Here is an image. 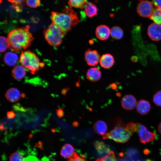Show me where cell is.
<instances>
[{"mask_svg": "<svg viewBox=\"0 0 161 161\" xmlns=\"http://www.w3.org/2000/svg\"><path fill=\"white\" fill-rule=\"evenodd\" d=\"M29 29L30 27L27 25L13 29L9 32L7 38L11 50L18 52L30 46L34 38Z\"/></svg>", "mask_w": 161, "mask_h": 161, "instance_id": "6da1fadb", "label": "cell"}, {"mask_svg": "<svg viewBox=\"0 0 161 161\" xmlns=\"http://www.w3.org/2000/svg\"><path fill=\"white\" fill-rule=\"evenodd\" d=\"M50 17L52 22L58 26L65 35L79 23L77 13L71 8H65L61 12H52Z\"/></svg>", "mask_w": 161, "mask_h": 161, "instance_id": "7a4b0ae2", "label": "cell"}, {"mask_svg": "<svg viewBox=\"0 0 161 161\" xmlns=\"http://www.w3.org/2000/svg\"><path fill=\"white\" fill-rule=\"evenodd\" d=\"M19 62L33 75L44 65V63L40 62L39 58L34 53L29 50L21 53Z\"/></svg>", "mask_w": 161, "mask_h": 161, "instance_id": "3957f363", "label": "cell"}, {"mask_svg": "<svg viewBox=\"0 0 161 161\" xmlns=\"http://www.w3.org/2000/svg\"><path fill=\"white\" fill-rule=\"evenodd\" d=\"M43 32L44 38L48 43L55 47L61 44L65 35L61 30L52 22Z\"/></svg>", "mask_w": 161, "mask_h": 161, "instance_id": "277c9868", "label": "cell"}, {"mask_svg": "<svg viewBox=\"0 0 161 161\" xmlns=\"http://www.w3.org/2000/svg\"><path fill=\"white\" fill-rule=\"evenodd\" d=\"M125 126L122 125H118L109 133L103 135V139H109L116 142L124 143L130 139L131 134L126 129Z\"/></svg>", "mask_w": 161, "mask_h": 161, "instance_id": "5b68a950", "label": "cell"}, {"mask_svg": "<svg viewBox=\"0 0 161 161\" xmlns=\"http://www.w3.org/2000/svg\"><path fill=\"white\" fill-rule=\"evenodd\" d=\"M137 132L141 143L143 144L154 140L156 135L155 133L148 130L143 125L137 123Z\"/></svg>", "mask_w": 161, "mask_h": 161, "instance_id": "8992f818", "label": "cell"}, {"mask_svg": "<svg viewBox=\"0 0 161 161\" xmlns=\"http://www.w3.org/2000/svg\"><path fill=\"white\" fill-rule=\"evenodd\" d=\"M137 10L140 16L149 18L152 15L154 11L152 4L147 0L140 1L137 6Z\"/></svg>", "mask_w": 161, "mask_h": 161, "instance_id": "52a82bcc", "label": "cell"}, {"mask_svg": "<svg viewBox=\"0 0 161 161\" xmlns=\"http://www.w3.org/2000/svg\"><path fill=\"white\" fill-rule=\"evenodd\" d=\"M84 57L87 64L91 66L96 65L99 62L100 58L97 51L90 49H88L86 51Z\"/></svg>", "mask_w": 161, "mask_h": 161, "instance_id": "ba28073f", "label": "cell"}, {"mask_svg": "<svg viewBox=\"0 0 161 161\" xmlns=\"http://www.w3.org/2000/svg\"><path fill=\"white\" fill-rule=\"evenodd\" d=\"M147 34L152 40L157 41L161 40V24L153 23L148 28Z\"/></svg>", "mask_w": 161, "mask_h": 161, "instance_id": "9c48e42d", "label": "cell"}, {"mask_svg": "<svg viewBox=\"0 0 161 161\" xmlns=\"http://www.w3.org/2000/svg\"><path fill=\"white\" fill-rule=\"evenodd\" d=\"M122 107L127 110L134 109L136 106L137 101L135 97L131 95H126L122 98L121 102Z\"/></svg>", "mask_w": 161, "mask_h": 161, "instance_id": "30bf717a", "label": "cell"}, {"mask_svg": "<svg viewBox=\"0 0 161 161\" xmlns=\"http://www.w3.org/2000/svg\"><path fill=\"white\" fill-rule=\"evenodd\" d=\"M95 33L96 36L98 39L102 41H105L109 37L110 30L106 25H100L96 28Z\"/></svg>", "mask_w": 161, "mask_h": 161, "instance_id": "8fae6325", "label": "cell"}, {"mask_svg": "<svg viewBox=\"0 0 161 161\" xmlns=\"http://www.w3.org/2000/svg\"><path fill=\"white\" fill-rule=\"evenodd\" d=\"M114 60L113 56L109 53L103 55L100 59L99 63L100 66L103 68L108 69L114 65Z\"/></svg>", "mask_w": 161, "mask_h": 161, "instance_id": "7c38bea8", "label": "cell"}, {"mask_svg": "<svg viewBox=\"0 0 161 161\" xmlns=\"http://www.w3.org/2000/svg\"><path fill=\"white\" fill-rule=\"evenodd\" d=\"M136 107L137 112L142 115L148 114L151 108L150 103L146 100L143 99L140 100L137 103Z\"/></svg>", "mask_w": 161, "mask_h": 161, "instance_id": "4fadbf2b", "label": "cell"}, {"mask_svg": "<svg viewBox=\"0 0 161 161\" xmlns=\"http://www.w3.org/2000/svg\"><path fill=\"white\" fill-rule=\"evenodd\" d=\"M94 145L100 158L106 155L111 151L109 147L102 142L96 141Z\"/></svg>", "mask_w": 161, "mask_h": 161, "instance_id": "5bb4252c", "label": "cell"}, {"mask_svg": "<svg viewBox=\"0 0 161 161\" xmlns=\"http://www.w3.org/2000/svg\"><path fill=\"white\" fill-rule=\"evenodd\" d=\"M5 97L10 102L14 103L18 101L20 99V94L19 90L14 88H11L7 90Z\"/></svg>", "mask_w": 161, "mask_h": 161, "instance_id": "9a60e30c", "label": "cell"}, {"mask_svg": "<svg viewBox=\"0 0 161 161\" xmlns=\"http://www.w3.org/2000/svg\"><path fill=\"white\" fill-rule=\"evenodd\" d=\"M101 76L100 71L96 67H92L89 69L86 73L87 78L92 82L99 80Z\"/></svg>", "mask_w": 161, "mask_h": 161, "instance_id": "2e32d148", "label": "cell"}, {"mask_svg": "<svg viewBox=\"0 0 161 161\" xmlns=\"http://www.w3.org/2000/svg\"><path fill=\"white\" fill-rule=\"evenodd\" d=\"M84 9L86 16L89 18L94 17L97 14V8L95 4L91 2L87 1Z\"/></svg>", "mask_w": 161, "mask_h": 161, "instance_id": "e0dca14e", "label": "cell"}, {"mask_svg": "<svg viewBox=\"0 0 161 161\" xmlns=\"http://www.w3.org/2000/svg\"><path fill=\"white\" fill-rule=\"evenodd\" d=\"M3 60L4 63L7 65L13 66L17 63L18 57L16 53L12 52H8L4 54Z\"/></svg>", "mask_w": 161, "mask_h": 161, "instance_id": "ac0fdd59", "label": "cell"}, {"mask_svg": "<svg viewBox=\"0 0 161 161\" xmlns=\"http://www.w3.org/2000/svg\"><path fill=\"white\" fill-rule=\"evenodd\" d=\"M13 77L16 80H19L23 78L26 74V70L24 66L22 65L16 66L12 71Z\"/></svg>", "mask_w": 161, "mask_h": 161, "instance_id": "d6986e66", "label": "cell"}, {"mask_svg": "<svg viewBox=\"0 0 161 161\" xmlns=\"http://www.w3.org/2000/svg\"><path fill=\"white\" fill-rule=\"evenodd\" d=\"M93 129L96 133L103 136L106 133L107 126L105 122L98 120L94 124Z\"/></svg>", "mask_w": 161, "mask_h": 161, "instance_id": "ffe728a7", "label": "cell"}, {"mask_svg": "<svg viewBox=\"0 0 161 161\" xmlns=\"http://www.w3.org/2000/svg\"><path fill=\"white\" fill-rule=\"evenodd\" d=\"M74 149L70 144H65L62 147L60 151V154L65 158H69L72 157L74 153Z\"/></svg>", "mask_w": 161, "mask_h": 161, "instance_id": "44dd1931", "label": "cell"}, {"mask_svg": "<svg viewBox=\"0 0 161 161\" xmlns=\"http://www.w3.org/2000/svg\"><path fill=\"white\" fill-rule=\"evenodd\" d=\"M110 35L113 38L116 40H119L123 37V31L119 27L114 26L110 30Z\"/></svg>", "mask_w": 161, "mask_h": 161, "instance_id": "7402d4cb", "label": "cell"}, {"mask_svg": "<svg viewBox=\"0 0 161 161\" xmlns=\"http://www.w3.org/2000/svg\"><path fill=\"white\" fill-rule=\"evenodd\" d=\"M87 2V0H68V4L70 8L83 9Z\"/></svg>", "mask_w": 161, "mask_h": 161, "instance_id": "603a6c76", "label": "cell"}, {"mask_svg": "<svg viewBox=\"0 0 161 161\" xmlns=\"http://www.w3.org/2000/svg\"><path fill=\"white\" fill-rule=\"evenodd\" d=\"M149 18L155 23L161 24V8L154 10Z\"/></svg>", "mask_w": 161, "mask_h": 161, "instance_id": "cb8c5ba5", "label": "cell"}, {"mask_svg": "<svg viewBox=\"0 0 161 161\" xmlns=\"http://www.w3.org/2000/svg\"><path fill=\"white\" fill-rule=\"evenodd\" d=\"M12 4L13 7L17 11H19L25 5L26 0H8Z\"/></svg>", "mask_w": 161, "mask_h": 161, "instance_id": "d4e9b609", "label": "cell"}, {"mask_svg": "<svg viewBox=\"0 0 161 161\" xmlns=\"http://www.w3.org/2000/svg\"><path fill=\"white\" fill-rule=\"evenodd\" d=\"M0 51L1 52H5L9 47V43L7 38L1 36L0 37Z\"/></svg>", "mask_w": 161, "mask_h": 161, "instance_id": "484cf974", "label": "cell"}, {"mask_svg": "<svg viewBox=\"0 0 161 161\" xmlns=\"http://www.w3.org/2000/svg\"><path fill=\"white\" fill-rule=\"evenodd\" d=\"M96 161H117L114 152L111 151L106 155L97 159Z\"/></svg>", "mask_w": 161, "mask_h": 161, "instance_id": "4316f807", "label": "cell"}, {"mask_svg": "<svg viewBox=\"0 0 161 161\" xmlns=\"http://www.w3.org/2000/svg\"><path fill=\"white\" fill-rule=\"evenodd\" d=\"M126 130L131 134L137 131V123L130 122L125 126Z\"/></svg>", "mask_w": 161, "mask_h": 161, "instance_id": "83f0119b", "label": "cell"}, {"mask_svg": "<svg viewBox=\"0 0 161 161\" xmlns=\"http://www.w3.org/2000/svg\"><path fill=\"white\" fill-rule=\"evenodd\" d=\"M24 159L22 155L17 152L12 153L9 157L10 161H23Z\"/></svg>", "mask_w": 161, "mask_h": 161, "instance_id": "f1b7e54d", "label": "cell"}, {"mask_svg": "<svg viewBox=\"0 0 161 161\" xmlns=\"http://www.w3.org/2000/svg\"><path fill=\"white\" fill-rule=\"evenodd\" d=\"M153 100L155 105L161 106V90L155 93L153 96Z\"/></svg>", "mask_w": 161, "mask_h": 161, "instance_id": "f546056e", "label": "cell"}, {"mask_svg": "<svg viewBox=\"0 0 161 161\" xmlns=\"http://www.w3.org/2000/svg\"><path fill=\"white\" fill-rule=\"evenodd\" d=\"M26 3L27 5L31 8H36L40 4V0H26Z\"/></svg>", "mask_w": 161, "mask_h": 161, "instance_id": "4dcf8cb0", "label": "cell"}, {"mask_svg": "<svg viewBox=\"0 0 161 161\" xmlns=\"http://www.w3.org/2000/svg\"><path fill=\"white\" fill-rule=\"evenodd\" d=\"M68 161H86L83 156H80L78 154L75 152L73 156L68 158Z\"/></svg>", "mask_w": 161, "mask_h": 161, "instance_id": "1f68e13d", "label": "cell"}, {"mask_svg": "<svg viewBox=\"0 0 161 161\" xmlns=\"http://www.w3.org/2000/svg\"><path fill=\"white\" fill-rule=\"evenodd\" d=\"M23 161H38V160L35 156L30 155L24 158Z\"/></svg>", "mask_w": 161, "mask_h": 161, "instance_id": "d6a6232c", "label": "cell"}, {"mask_svg": "<svg viewBox=\"0 0 161 161\" xmlns=\"http://www.w3.org/2000/svg\"><path fill=\"white\" fill-rule=\"evenodd\" d=\"M154 5L157 8H161V0H152Z\"/></svg>", "mask_w": 161, "mask_h": 161, "instance_id": "836d02e7", "label": "cell"}, {"mask_svg": "<svg viewBox=\"0 0 161 161\" xmlns=\"http://www.w3.org/2000/svg\"><path fill=\"white\" fill-rule=\"evenodd\" d=\"M7 118L10 119L14 118L16 116V114L14 111H11L7 112Z\"/></svg>", "mask_w": 161, "mask_h": 161, "instance_id": "e575fe53", "label": "cell"}, {"mask_svg": "<svg viewBox=\"0 0 161 161\" xmlns=\"http://www.w3.org/2000/svg\"><path fill=\"white\" fill-rule=\"evenodd\" d=\"M57 115L59 117H62L64 115V112L62 109H59L56 110Z\"/></svg>", "mask_w": 161, "mask_h": 161, "instance_id": "d590c367", "label": "cell"}, {"mask_svg": "<svg viewBox=\"0 0 161 161\" xmlns=\"http://www.w3.org/2000/svg\"><path fill=\"white\" fill-rule=\"evenodd\" d=\"M110 87L113 89H118L117 86L115 83H113L110 84Z\"/></svg>", "mask_w": 161, "mask_h": 161, "instance_id": "8d00e7d4", "label": "cell"}, {"mask_svg": "<svg viewBox=\"0 0 161 161\" xmlns=\"http://www.w3.org/2000/svg\"><path fill=\"white\" fill-rule=\"evenodd\" d=\"M69 90V88H64L61 90V94L64 95H65L67 92Z\"/></svg>", "mask_w": 161, "mask_h": 161, "instance_id": "74e56055", "label": "cell"}, {"mask_svg": "<svg viewBox=\"0 0 161 161\" xmlns=\"http://www.w3.org/2000/svg\"><path fill=\"white\" fill-rule=\"evenodd\" d=\"M158 129L159 133L161 134V122L159 123L158 125Z\"/></svg>", "mask_w": 161, "mask_h": 161, "instance_id": "f35d334b", "label": "cell"}, {"mask_svg": "<svg viewBox=\"0 0 161 161\" xmlns=\"http://www.w3.org/2000/svg\"><path fill=\"white\" fill-rule=\"evenodd\" d=\"M73 125L74 126L76 127L78 125V123L77 121H75L73 123Z\"/></svg>", "mask_w": 161, "mask_h": 161, "instance_id": "ab89813d", "label": "cell"}, {"mask_svg": "<svg viewBox=\"0 0 161 161\" xmlns=\"http://www.w3.org/2000/svg\"><path fill=\"white\" fill-rule=\"evenodd\" d=\"M25 96V94H24V93L22 94L21 95V96L22 97H24Z\"/></svg>", "mask_w": 161, "mask_h": 161, "instance_id": "60d3db41", "label": "cell"}, {"mask_svg": "<svg viewBox=\"0 0 161 161\" xmlns=\"http://www.w3.org/2000/svg\"><path fill=\"white\" fill-rule=\"evenodd\" d=\"M151 161L149 160H147L145 161Z\"/></svg>", "mask_w": 161, "mask_h": 161, "instance_id": "b9f144b4", "label": "cell"}, {"mask_svg": "<svg viewBox=\"0 0 161 161\" xmlns=\"http://www.w3.org/2000/svg\"></svg>", "mask_w": 161, "mask_h": 161, "instance_id": "7bdbcfd3", "label": "cell"}]
</instances>
